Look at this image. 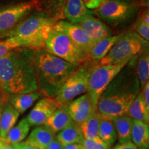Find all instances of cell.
<instances>
[{
	"instance_id": "1",
	"label": "cell",
	"mask_w": 149,
	"mask_h": 149,
	"mask_svg": "<svg viewBox=\"0 0 149 149\" xmlns=\"http://www.w3.org/2000/svg\"><path fill=\"white\" fill-rule=\"evenodd\" d=\"M37 50L19 48L0 59V88L6 97L37 91L33 57Z\"/></svg>"
},
{
	"instance_id": "2",
	"label": "cell",
	"mask_w": 149,
	"mask_h": 149,
	"mask_svg": "<svg viewBox=\"0 0 149 149\" xmlns=\"http://www.w3.org/2000/svg\"><path fill=\"white\" fill-rule=\"evenodd\" d=\"M137 57L128 61L100 95L97 110L101 116L127 115L130 104L141 91L135 70Z\"/></svg>"
},
{
	"instance_id": "3",
	"label": "cell",
	"mask_w": 149,
	"mask_h": 149,
	"mask_svg": "<svg viewBox=\"0 0 149 149\" xmlns=\"http://www.w3.org/2000/svg\"><path fill=\"white\" fill-rule=\"evenodd\" d=\"M33 67L37 92L41 96L51 98L55 97L61 86L77 68L45 49L35 51Z\"/></svg>"
},
{
	"instance_id": "4",
	"label": "cell",
	"mask_w": 149,
	"mask_h": 149,
	"mask_svg": "<svg viewBox=\"0 0 149 149\" xmlns=\"http://www.w3.org/2000/svg\"><path fill=\"white\" fill-rule=\"evenodd\" d=\"M57 21L59 20L57 18L42 10L33 11L7 37H17L26 48L44 49L46 40Z\"/></svg>"
},
{
	"instance_id": "5",
	"label": "cell",
	"mask_w": 149,
	"mask_h": 149,
	"mask_svg": "<svg viewBox=\"0 0 149 149\" xmlns=\"http://www.w3.org/2000/svg\"><path fill=\"white\" fill-rule=\"evenodd\" d=\"M142 7L138 0H102L95 15L111 26H120L130 23L137 18Z\"/></svg>"
},
{
	"instance_id": "6",
	"label": "cell",
	"mask_w": 149,
	"mask_h": 149,
	"mask_svg": "<svg viewBox=\"0 0 149 149\" xmlns=\"http://www.w3.org/2000/svg\"><path fill=\"white\" fill-rule=\"evenodd\" d=\"M97 62L89 59L78 66L64 83L54 99L61 106L67 105L78 97L87 93L89 78Z\"/></svg>"
},
{
	"instance_id": "7",
	"label": "cell",
	"mask_w": 149,
	"mask_h": 149,
	"mask_svg": "<svg viewBox=\"0 0 149 149\" xmlns=\"http://www.w3.org/2000/svg\"><path fill=\"white\" fill-rule=\"evenodd\" d=\"M148 47V41L141 38L134 31L123 33L122 37L109 53L99 61L98 64H117L130 61Z\"/></svg>"
},
{
	"instance_id": "8",
	"label": "cell",
	"mask_w": 149,
	"mask_h": 149,
	"mask_svg": "<svg viewBox=\"0 0 149 149\" xmlns=\"http://www.w3.org/2000/svg\"><path fill=\"white\" fill-rule=\"evenodd\" d=\"M44 49L77 67L90 59L69 37L53 29L46 40Z\"/></svg>"
},
{
	"instance_id": "9",
	"label": "cell",
	"mask_w": 149,
	"mask_h": 149,
	"mask_svg": "<svg viewBox=\"0 0 149 149\" xmlns=\"http://www.w3.org/2000/svg\"><path fill=\"white\" fill-rule=\"evenodd\" d=\"M39 10H42L40 0H28L0 7V40L7 37L31 13Z\"/></svg>"
},
{
	"instance_id": "10",
	"label": "cell",
	"mask_w": 149,
	"mask_h": 149,
	"mask_svg": "<svg viewBox=\"0 0 149 149\" xmlns=\"http://www.w3.org/2000/svg\"><path fill=\"white\" fill-rule=\"evenodd\" d=\"M128 61H124L117 64H97L95 67L89 78L87 93L96 106L102 93Z\"/></svg>"
},
{
	"instance_id": "11",
	"label": "cell",
	"mask_w": 149,
	"mask_h": 149,
	"mask_svg": "<svg viewBox=\"0 0 149 149\" xmlns=\"http://www.w3.org/2000/svg\"><path fill=\"white\" fill-rule=\"evenodd\" d=\"M53 30L69 37L72 42L90 57V53L95 44L86 31L78 24H72L64 19L57 22Z\"/></svg>"
},
{
	"instance_id": "12",
	"label": "cell",
	"mask_w": 149,
	"mask_h": 149,
	"mask_svg": "<svg viewBox=\"0 0 149 149\" xmlns=\"http://www.w3.org/2000/svg\"><path fill=\"white\" fill-rule=\"evenodd\" d=\"M66 109L72 120L79 126L97 111V106L86 93L67 104Z\"/></svg>"
},
{
	"instance_id": "13",
	"label": "cell",
	"mask_w": 149,
	"mask_h": 149,
	"mask_svg": "<svg viewBox=\"0 0 149 149\" xmlns=\"http://www.w3.org/2000/svg\"><path fill=\"white\" fill-rule=\"evenodd\" d=\"M61 107L54 98L44 97L35 104L26 119L30 126L44 125L46 120Z\"/></svg>"
},
{
	"instance_id": "14",
	"label": "cell",
	"mask_w": 149,
	"mask_h": 149,
	"mask_svg": "<svg viewBox=\"0 0 149 149\" xmlns=\"http://www.w3.org/2000/svg\"><path fill=\"white\" fill-rule=\"evenodd\" d=\"M77 24L84 30L95 44L112 35L111 29L94 13L86 16Z\"/></svg>"
},
{
	"instance_id": "15",
	"label": "cell",
	"mask_w": 149,
	"mask_h": 149,
	"mask_svg": "<svg viewBox=\"0 0 149 149\" xmlns=\"http://www.w3.org/2000/svg\"><path fill=\"white\" fill-rule=\"evenodd\" d=\"M92 14L93 11L86 6L82 0H66L63 10L64 19L75 24L86 16Z\"/></svg>"
},
{
	"instance_id": "16",
	"label": "cell",
	"mask_w": 149,
	"mask_h": 149,
	"mask_svg": "<svg viewBox=\"0 0 149 149\" xmlns=\"http://www.w3.org/2000/svg\"><path fill=\"white\" fill-rule=\"evenodd\" d=\"M55 137L52 130L42 125L34 128L25 141L37 149H45Z\"/></svg>"
},
{
	"instance_id": "17",
	"label": "cell",
	"mask_w": 149,
	"mask_h": 149,
	"mask_svg": "<svg viewBox=\"0 0 149 149\" xmlns=\"http://www.w3.org/2000/svg\"><path fill=\"white\" fill-rule=\"evenodd\" d=\"M73 122L68 114L66 105L61 106L46 120L44 126L56 134Z\"/></svg>"
},
{
	"instance_id": "18",
	"label": "cell",
	"mask_w": 149,
	"mask_h": 149,
	"mask_svg": "<svg viewBox=\"0 0 149 149\" xmlns=\"http://www.w3.org/2000/svg\"><path fill=\"white\" fill-rule=\"evenodd\" d=\"M19 115L7 100L0 117V139L1 140L3 141L8 132L15 126Z\"/></svg>"
},
{
	"instance_id": "19",
	"label": "cell",
	"mask_w": 149,
	"mask_h": 149,
	"mask_svg": "<svg viewBox=\"0 0 149 149\" xmlns=\"http://www.w3.org/2000/svg\"><path fill=\"white\" fill-rule=\"evenodd\" d=\"M40 97V93L35 91L9 95L7 97V100L19 114H22L26 111Z\"/></svg>"
},
{
	"instance_id": "20",
	"label": "cell",
	"mask_w": 149,
	"mask_h": 149,
	"mask_svg": "<svg viewBox=\"0 0 149 149\" xmlns=\"http://www.w3.org/2000/svg\"><path fill=\"white\" fill-rule=\"evenodd\" d=\"M117 133V139L119 143L131 141V130L133 120L128 115H121L111 117Z\"/></svg>"
},
{
	"instance_id": "21",
	"label": "cell",
	"mask_w": 149,
	"mask_h": 149,
	"mask_svg": "<svg viewBox=\"0 0 149 149\" xmlns=\"http://www.w3.org/2000/svg\"><path fill=\"white\" fill-rule=\"evenodd\" d=\"M55 137L63 146L72 144H81L84 140L79 126L74 122L59 132Z\"/></svg>"
},
{
	"instance_id": "22",
	"label": "cell",
	"mask_w": 149,
	"mask_h": 149,
	"mask_svg": "<svg viewBox=\"0 0 149 149\" xmlns=\"http://www.w3.org/2000/svg\"><path fill=\"white\" fill-rule=\"evenodd\" d=\"M131 141L139 149H147L149 145V126L146 123L133 120Z\"/></svg>"
},
{
	"instance_id": "23",
	"label": "cell",
	"mask_w": 149,
	"mask_h": 149,
	"mask_svg": "<svg viewBox=\"0 0 149 149\" xmlns=\"http://www.w3.org/2000/svg\"><path fill=\"white\" fill-rule=\"evenodd\" d=\"M122 35L123 33L117 35H111L96 43L90 53V59L99 63V61L109 53L111 48L118 42Z\"/></svg>"
},
{
	"instance_id": "24",
	"label": "cell",
	"mask_w": 149,
	"mask_h": 149,
	"mask_svg": "<svg viewBox=\"0 0 149 149\" xmlns=\"http://www.w3.org/2000/svg\"><path fill=\"white\" fill-rule=\"evenodd\" d=\"M99 138L111 149L117 140L114 124L111 118L101 116L99 129Z\"/></svg>"
},
{
	"instance_id": "25",
	"label": "cell",
	"mask_w": 149,
	"mask_h": 149,
	"mask_svg": "<svg viewBox=\"0 0 149 149\" xmlns=\"http://www.w3.org/2000/svg\"><path fill=\"white\" fill-rule=\"evenodd\" d=\"M31 126L26 119L24 118L9 130L3 139L4 144L13 145L23 141L26 138L30 131Z\"/></svg>"
},
{
	"instance_id": "26",
	"label": "cell",
	"mask_w": 149,
	"mask_h": 149,
	"mask_svg": "<svg viewBox=\"0 0 149 149\" xmlns=\"http://www.w3.org/2000/svg\"><path fill=\"white\" fill-rule=\"evenodd\" d=\"M127 115L133 120L149 123V110L145 105L141 91L132 102L128 110Z\"/></svg>"
},
{
	"instance_id": "27",
	"label": "cell",
	"mask_w": 149,
	"mask_h": 149,
	"mask_svg": "<svg viewBox=\"0 0 149 149\" xmlns=\"http://www.w3.org/2000/svg\"><path fill=\"white\" fill-rule=\"evenodd\" d=\"M135 70L141 89L149 79V51L148 47L145 48L136 58Z\"/></svg>"
},
{
	"instance_id": "28",
	"label": "cell",
	"mask_w": 149,
	"mask_h": 149,
	"mask_svg": "<svg viewBox=\"0 0 149 149\" xmlns=\"http://www.w3.org/2000/svg\"><path fill=\"white\" fill-rule=\"evenodd\" d=\"M101 115L97 110L94 112L88 119L79 125L84 139L99 138V129H100Z\"/></svg>"
},
{
	"instance_id": "29",
	"label": "cell",
	"mask_w": 149,
	"mask_h": 149,
	"mask_svg": "<svg viewBox=\"0 0 149 149\" xmlns=\"http://www.w3.org/2000/svg\"><path fill=\"white\" fill-rule=\"evenodd\" d=\"M42 10L47 13L58 20L64 19V10L66 0H40Z\"/></svg>"
},
{
	"instance_id": "30",
	"label": "cell",
	"mask_w": 149,
	"mask_h": 149,
	"mask_svg": "<svg viewBox=\"0 0 149 149\" xmlns=\"http://www.w3.org/2000/svg\"><path fill=\"white\" fill-rule=\"evenodd\" d=\"M19 48H26L25 44L16 37H6L0 40V59L12 50Z\"/></svg>"
},
{
	"instance_id": "31",
	"label": "cell",
	"mask_w": 149,
	"mask_h": 149,
	"mask_svg": "<svg viewBox=\"0 0 149 149\" xmlns=\"http://www.w3.org/2000/svg\"><path fill=\"white\" fill-rule=\"evenodd\" d=\"M134 32L146 41L149 40V24H147L141 19L140 16L137 15L134 26Z\"/></svg>"
},
{
	"instance_id": "32",
	"label": "cell",
	"mask_w": 149,
	"mask_h": 149,
	"mask_svg": "<svg viewBox=\"0 0 149 149\" xmlns=\"http://www.w3.org/2000/svg\"><path fill=\"white\" fill-rule=\"evenodd\" d=\"M81 144L85 149H110L100 138L84 139Z\"/></svg>"
},
{
	"instance_id": "33",
	"label": "cell",
	"mask_w": 149,
	"mask_h": 149,
	"mask_svg": "<svg viewBox=\"0 0 149 149\" xmlns=\"http://www.w3.org/2000/svg\"><path fill=\"white\" fill-rule=\"evenodd\" d=\"M141 93L142 95V98L144 100L145 105L149 110V81L147 82L141 89Z\"/></svg>"
},
{
	"instance_id": "34",
	"label": "cell",
	"mask_w": 149,
	"mask_h": 149,
	"mask_svg": "<svg viewBox=\"0 0 149 149\" xmlns=\"http://www.w3.org/2000/svg\"><path fill=\"white\" fill-rule=\"evenodd\" d=\"M82 1L89 10H94L100 6L102 0H82Z\"/></svg>"
},
{
	"instance_id": "35",
	"label": "cell",
	"mask_w": 149,
	"mask_h": 149,
	"mask_svg": "<svg viewBox=\"0 0 149 149\" xmlns=\"http://www.w3.org/2000/svg\"><path fill=\"white\" fill-rule=\"evenodd\" d=\"M111 149H139L132 141L126 143H122V144H117L115 146H113Z\"/></svg>"
},
{
	"instance_id": "36",
	"label": "cell",
	"mask_w": 149,
	"mask_h": 149,
	"mask_svg": "<svg viewBox=\"0 0 149 149\" xmlns=\"http://www.w3.org/2000/svg\"><path fill=\"white\" fill-rule=\"evenodd\" d=\"M14 149H37L26 142L25 141L12 145Z\"/></svg>"
},
{
	"instance_id": "37",
	"label": "cell",
	"mask_w": 149,
	"mask_h": 149,
	"mask_svg": "<svg viewBox=\"0 0 149 149\" xmlns=\"http://www.w3.org/2000/svg\"><path fill=\"white\" fill-rule=\"evenodd\" d=\"M63 148H64V146L57 141V139L55 137L45 149H63Z\"/></svg>"
},
{
	"instance_id": "38",
	"label": "cell",
	"mask_w": 149,
	"mask_h": 149,
	"mask_svg": "<svg viewBox=\"0 0 149 149\" xmlns=\"http://www.w3.org/2000/svg\"><path fill=\"white\" fill-rule=\"evenodd\" d=\"M63 149H85L81 144H72L64 146Z\"/></svg>"
},
{
	"instance_id": "39",
	"label": "cell",
	"mask_w": 149,
	"mask_h": 149,
	"mask_svg": "<svg viewBox=\"0 0 149 149\" xmlns=\"http://www.w3.org/2000/svg\"><path fill=\"white\" fill-rule=\"evenodd\" d=\"M7 101V97L3 94H0V117H1V113H2L3 106L5 102Z\"/></svg>"
},
{
	"instance_id": "40",
	"label": "cell",
	"mask_w": 149,
	"mask_h": 149,
	"mask_svg": "<svg viewBox=\"0 0 149 149\" xmlns=\"http://www.w3.org/2000/svg\"><path fill=\"white\" fill-rule=\"evenodd\" d=\"M1 149H14V148H13V147L12 145L4 144V145H3V146L2 147V148Z\"/></svg>"
},
{
	"instance_id": "41",
	"label": "cell",
	"mask_w": 149,
	"mask_h": 149,
	"mask_svg": "<svg viewBox=\"0 0 149 149\" xmlns=\"http://www.w3.org/2000/svg\"><path fill=\"white\" fill-rule=\"evenodd\" d=\"M3 145H4V142L1 140V139H0V149L2 148V147L3 146Z\"/></svg>"
},
{
	"instance_id": "42",
	"label": "cell",
	"mask_w": 149,
	"mask_h": 149,
	"mask_svg": "<svg viewBox=\"0 0 149 149\" xmlns=\"http://www.w3.org/2000/svg\"><path fill=\"white\" fill-rule=\"evenodd\" d=\"M1 88H0V93H1Z\"/></svg>"
}]
</instances>
